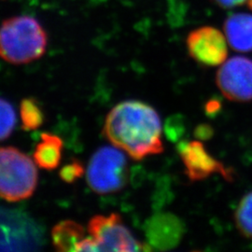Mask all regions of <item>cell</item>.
I'll return each instance as SVG.
<instances>
[{"label": "cell", "instance_id": "obj_18", "mask_svg": "<svg viewBox=\"0 0 252 252\" xmlns=\"http://www.w3.org/2000/svg\"><path fill=\"white\" fill-rule=\"evenodd\" d=\"M246 0H214L217 5L224 9H231L242 5Z\"/></svg>", "mask_w": 252, "mask_h": 252}, {"label": "cell", "instance_id": "obj_6", "mask_svg": "<svg viewBox=\"0 0 252 252\" xmlns=\"http://www.w3.org/2000/svg\"><path fill=\"white\" fill-rule=\"evenodd\" d=\"M216 83L227 99L239 103L252 101V59L234 56L226 60L218 70Z\"/></svg>", "mask_w": 252, "mask_h": 252}, {"label": "cell", "instance_id": "obj_4", "mask_svg": "<svg viewBox=\"0 0 252 252\" xmlns=\"http://www.w3.org/2000/svg\"><path fill=\"white\" fill-rule=\"evenodd\" d=\"M128 179V162L120 149L102 147L94 153L86 170L87 183L93 191L115 193L126 187Z\"/></svg>", "mask_w": 252, "mask_h": 252}, {"label": "cell", "instance_id": "obj_3", "mask_svg": "<svg viewBox=\"0 0 252 252\" xmlns=\"http://www.w3.org/2000/svg\"><path fill=\"white\" fill-rule=\"evenodd\" d=\"M35 163L16 148H0V198L20 202L31 197L38 179Z\"/></svg>", "mask_w": 252, "mask_h": 252}, {"label": "cell", "instance_id": "obj_16", "mask_svg": "<svg viewBox=\"0 0 252 252\" xmlns=\"http://www.w3.org/2000/svg\"><path fill=\"white\" fill-rule=\"evenodd\" d=\"M84 169L80 162H73L65 165L60 172V177L66 182H73L74 180L81 178Z\"/></svg>", "mask_w": 252, "mask_h": 252}, {"label": "cell", "instance_id": "obj_7", "mask_svg": "<svg viewBox=\"0 0 252 252\" xmlns=\"http://www.w3.org/2000/svg\"><path fill=\"white\" fill-rule=\"evenodd\" d=\"M227 38L215 27H202L192 30L187 36L186 44L189 56L203 66H218L228 56Z\"/></svg>", "mask_w": 252, "mask_h": 252}, {"label": "cell", "instance_id": "obj_17", "mask_svg": "<svg viewBox=\"0 0 252 252\" xmlns=\"http://www.w3.org/2000/svg\"><path fill=\"white\" fill-rule=\"evenodd\" d=\"M214 135V129L207 124H203L196 126L194 129V136L198 140H208Z\"/></svg>", "mask_w": 252, "mask_h": 252}, {"label": "cell", "instance_id": "obj_20", "mask_svg": "<svg viewBox=\"0 0 252 252\" xmlns=\"http://www.w3.org/2000/svg\"><path fill=\"white\" fill-rule=\"evenodd\" d=\"M248 7L252 11V0H248Z\"/></svg>", "mask_w": 252, "mask_h": 252}, {"label": "cell", "instance_id": "obj_5", "mask_svg": "<svg viewBox=\"0 0 252 252\" xmlns=\"http://www.w3.org/2000/svg\"><path fill=\"white\" fill-rule=\"evenodd\" d=\"M88 233L94 242V252H149L153 248L135 239L120 215L93 217Z\"/></svg>", "mask_w": 252, "mask_h": 252}, {"label": "cell", "instance_id": "obj_10", "mask_svg": "<svg viewBox=\"0 0 252 252\" xmlns=\"http://www.w3.org/2000/svg\"><path fill=\"white\" fill-rule=\"evenodd\" d=\"M224 32L228 43L237 52H252V15L236 13L224 23Z\"/></svg>", "mask_w": 252, "mask_h": 252}, {"label": "cell", "instance_id": "obj_19", "mask_svg": "<svg viewBox=\"0 0 252 252\" xmlns=\"http://www.w3.org/2000/svg\"><path fill=\"white\" fill-rule=\"evenodd\" d=\"M220 108V103L218 100H210L206 105V111L208 114H214Z\"/></svg>", "mask_w": 252, "mask_h": 252}, {"label": "cell", "instance_id": "obj_11", "mask_svg": "<svg viewBox=\"0 0 252 252\" xmlns=\"http://www.w3.org/2000/svg\"><path fill=\"white\" fill-rule=\"evenodd\" d=\"M62 152V139L58 135L44 133L41 135V141L36 145L33 160L42 169L54 170L60 164Z\"/></svg>", "mask_w": 252, "mask_h": 252}, {"label": "cell", "instance_id": "obj_9", "mask_svg": "<svg viewBox=\"0 0 252 252\" xmlns=\"http://www.w3.org/2000/svg\"><path fill=\"white\" fill-rule=\"evenodd\" d=\"M185 232V225L180 218L172 213H159L146 223V234L149 245L159 251L176 248Z\"/></svg>", "mask_w": 252, "mask_h": 252}, {"label": "cell", "instance_id": "obj_12", "mask_svg": "<svg viewBox=\"0 0 252 252\" xmlns=\"http://www.w3.org/2000/svg\"><path fill=\"white\" fill-rule=\"evenodd\" d=\"M54 247L59 252H76L85 238L84 228L73 220H63L54 226L52 232Z\"/></svg>", "mask_w": 252, "mask_h": 252}, {"label": "cell", "instance_id": "obj_8", "mask_svg": "<svg viewBox=\"0 0 252 252\" xmlns=\"http://www.w3.org/2000/svg\"><path fill=\"white\" fill-rule=\"evenodd\" d=\"M178 151L189 180H206L213 174H220L227 181L234 180L233 169L226 167L222 162L207 153V149L201 141L180 142Z\"/></svg>", "mask_w": 252, "mask_h": 252}, {"label": "cell", "instance_id": "obj_2", "mask_svg": "<svg viewBox=\"0 0 252 252\" xmlns=\"http://www.w3.org/2000/svg\"><path fill=\"white\" fill-rule=\"evenodd\" d=\"M47 46V32L32 16H13L0 25V58L7 63L34 62L45 54Z\"/></svg>", "mask_w": 252, "mask_h": 252}, {"label": "cell", "instance_id": "obj_1", "mask_svg": "<svg viewBox=\"0 0 252 252\" xmlns=\"http://www.w3.org/2000/svg\"><path fill=\"white\" fill-rule=\"evenodd\" d=\"M103 134L134 160L163 152L161 118L155 108L141 101L117 104L107 115Z\"/></svg>", "mask_w": 252, "mask_h": 252}, {"label": "cell", "instance_id": "obj_15", "mask_svg": "<svg viewBox=\"0 0 252 252\" xmlns=\"http://www.w3.org/2000/svg\"><path fill=\"white\" fill-rule=\"evenodd\" d=\"M16 113L7 100L0 98V141L8 138L16 126Z\"/></svg>", "mask_w": 252, "mask_h": 252}, {"label": "cell", "instance_id": "obj_13", "mask_svg": "<svg viewBox=\"0 0 252 252\" xmlns=\"http://www.w3.org/2000/svg\"><path fill=\"white\" fill-rule=\"evenodd\" d=\"M20 117L23 129L36 130L43 125L44 113L39 103L34 98L23 100L20 106Z\"/></svg>", "mask_w": 252, "mask_h": 252}, {"label": "cell", "instance_id": "obj_14", "mask_svg": "<svg viewBox=\"0 0 252 252\" xmlns=\"http://www.w3.org/2000/svg\"><path fill=\"white\" fill-rule=\"evenodd\" d=\"M234 223L244 237L252 240V191L240 200L234 211Z\"/></svg>", "mask_w": 252, "mask_h": 252}]
</instances>
